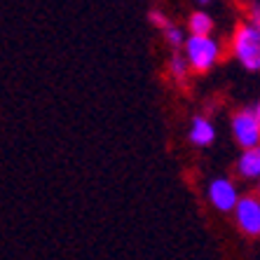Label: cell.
<instances>
[{"label":"cell","mask_w":260,"mask_h":260,"mask_svg":"<svg viewBox=\"0 0 260 260\" xmlns=\"http://www.w3.org/2000/svg\"><path fill=\"white\" fill-rule=\"evenodd\" d=\"M148 19H150V24H152V26H157V28H162V30H167V28L171 26V24H169V19L164 17V14L159 12V10H152V12L148 14Z\"/></svg>","instance_id":"obj_11"},{"label":"cell","mask_w":260,"mask_h":260,"mask_svg":"<svg viewBox=\"0 0 260 260\" xmlns=\"http://www.w3.org/2000/svg\"><path fill=\"white\" fill-rule=\"evenodd\" d=\"M164 40L171 45V47H185V40H183V30L176 28V26H169L164 30Z\"/></svg>","instance_id":"obj_10"},{"label":"cell","mask_w":260,"mask_h":260,"mask_svg":"<svg viewBox=\"0 0 260 260\" xmlns=\"http://www.w3.org/2000/svg\"><path fill=\"white\" fill-rule=\"evenodd\" d=\"M258 194H260V183H258Z\"/></svg>","instance_id":"obj_14"},{"label":"cell","mask_w":260,"mask_h":260,"mask_svg":"<svg viewBox=\"0 0 260 260\" xmlns=\"http://www.w3.org/2000/svg\"><path fill=\"white\" fill-rule=\"evenodd\" d=\"M237 174L242 176V178H248V181H253L258 178L260 181V150H244L237 159Z\"/></svg>","instance_id":"obj_7"},{"label":"cell","mask_w":260,"mask_h":260,"mask_svg":"<svg viewBox=\"0 0 260 260\" xmlns=\"http://www.w3.org/2000/svg\"><path fill=\"white\" fill-rule=\"evenodd\" d=\"M248 24L260 33V5H251V10H248Z\"/></svg>","instance_id":"obj_12"},{"label":"cell","mask_w":260,"mask_h":260,"mask_svg":"<svg viewBox=\"0 0 260 260\" xmlns=\"http://www.w3.org/2000/svg\"><path fill=\"white\" fill-rule=\"evenodd\" d=\"M185 61L188 66L192 68L194 73H206L211 71L216 66L218 56H220V47L218 43L213 40L211 36L209 38H197V36H190L185 40Z\"/></svg>","instance_id":"obj_2"},{"label":"cell","mask_w":260,"mask_h":260,"mask_svg":"<svg viewBox=\"0 0 260 260\" xmlns=\"http://www.w3.org/2000/svg\"><path fill=\"white\" fill-rule=\"evenodd\" d=\"M188 28H190V36L209 38L213 30V19L206 12H192L188 19Z\"/></svg>","instance_id":"obj_8"},{"label":"cell","mask_w":260,"mask_h":260,"mask_svg":"<svg viewBox=\"0 0 260 260\" xmlns=\"http://www.w3.org/2000/svg\"><path fill=\"white\" fill-rule=\"evenodd\" d=\"M232 136L242 150L260 148V122L255 110H239L232 115Z\"/></svg>","instance_id":"obj_3"},{"label":"cell","mask_w":260,"mask_h":260,"mask_svg":"<svg viewBox=\"0 0 260 260\" xmlns=\"http://www.w3.org/2000/svg\"><path fill=\"white\" fill-rule=\"evenodd\" d=\"M258 150H260V148H258Z\"/></svg>","instance_id":"obj_15"},{"label":"cell","mask_w":260,"mask_h":260,"mask_svg":"<svg viewBox=\"0 0 260 260\" xmlns=\"http://www.w3.org/2000/svg\"><path fill=\"white\" fill-rule=\"evenodd\" d=\"M169 71L178 82H185V75H188V61L183 59L181 54H174L169 61Z\"/></svg>","instance_id":"obj_9"},{"label":"cell","mask_w":260,"mask_h":260,"mask_svg":"<svg viewBox=\"0 0 260 260\" xmlns=\"http://www.w3.org/2000/svg\"><path fill=\"white\" fill-rule=\"evenodd\" d=\"M255 115H258V122H260V101H258V106H255Z\"/></svg>","instance_id":"obj_13"},{"label":"cell","mask_w":260,"mask_h":260,"mask_svg":"<svg viewBox=\"0 0 260 260\" xmlns=\"http://www.w3.org/2000/svg\"><path fill=\"white\" fill-rule=\"evenodd\" d=\"M232 54L248 73L260 71V33L248 21L237 24L232 36Z\"/></svg>","instance_id":"obj_1"},{"label":"cell","mask_w":260,"mask_h":260,"mask_svg":"<svg viewBox=\"0 0 260 260\" xmlns=\"http://www.w3.org/2000/svg\"><path fill=\"white\" fill-rule=\"evenodd\" d=\"M237 228L248 237H260V197L255 194H244L237 202L235 209Z\"/></svg>","instance_id":"obj_4"},{"label":"cell","mask_w":260,"mask_h":260,"mask_svg":"<svg viewBox=\"0 0 260 260\" xmlns=\"http://www.w3.org/2000/svg\"><path fill=\"white\" fill-rule=\"evenodd\" d=\"M190 141L197 148H204V145H211L213 139H216V129L206 117H194L192 124H190Z\"/></svg>","instance_id":"obj_6"},{"label":"cell","mask_w":260,"mask_h":260,"mask_svg":"<svg viewBox=\"0 0 260 260\" xmlns=\"http://www.w3.org/2000/svg\"><path fill=\"white\" fill-rule=\"evenodd\" d=\"M209 200L218 211H235L237 202H239V192L230 178H213L209 185Z\"/></svg>","instance_id":"obj_5"}]
</instances>
